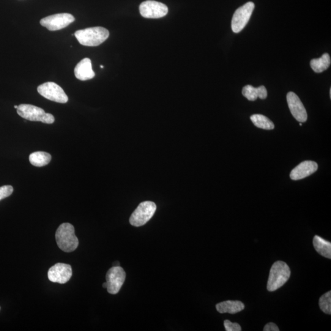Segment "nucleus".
I'll return each instance as SVG.
<instances>
[{
	"instance_id": "nucleus-23",
	"label": "nucleus",
	"mask_w": 331,
	"mask_h": 331,
	"mask_svg": "<svg viewBox=\"0 0 331 331\" xmlns=\"http://www.w3.org/2000/svg\"><path fill=\"white\" fill-rule=\"evenodd\" d=\"M224 325H225V330L226 331H241L242 328L240 325L236 323V322H231L229 320H225L224 322Z\"/></svg>"
},
{
	"instance_id": "nucleus-1",
	"label": "nucleus",
	"mask_w": 331,
	"mask_h": 331,
	"mask_svg": "<svg viewBox=\"0 0 331 331\" xmlns=\"http://www.w3.org/2000/svg\"><path fill=\"white\" fill-rule=\"evenodd\" d=\"M74 35L82 45L97 46L108 39L109 32L104 27H94L78 30Z\"/></svg>"
},
{
	"instance_id": "nucleus-20",
	"label": "nucleus",
	"mask_w": 331,
	"mask_h": 331,
	"mask_svg": "<svg viewBox=\"0 0 331 331\" xmlns=\"http://www.w3.org/2000/svg\"><path fill=\"white\" fill-rule=\"evenodd\" d=\"M319 307L325 314H331V291L327 292L320 298Z\"/></svg>"
},
{
	"instance_id": "nucleus-29",
	"label": "nucleus",
	"mask_w": 331,
	"mask_h": 331,
	"mask_svg": "<svg viewBox=\"0 0 331 331\" xmlns=\"http://www.w3.org/2000/svg\"><path fill=\"white\" fill-rule=\"evenodd\" d=\"M100 67H101V68H103V65L100 66Z\"/></svg>"
},
{
	"instance_id": "nucleus-2",
	"label": "nucleus",
	"mask_w": 331,
	"mask_h": 331,
	"mask_svg": "<svg viewBox=\"0 0 331 331\" xmlns=\"http://www.w3.org/2000/svg\"><path fill=\"white\" fill-rule=\"evenodd\" d=\"M56 239L57 245L65 252L70 253L78 248L79 241L75 228L70 223H63L57 229Z\"/></svg>"
},
{
	"instance_id": "nucleus-24",
	"label": "nucleus",
	"mask_w": 331,
	"mask_h": 331,
	"mask_svg": "<svg viewBox=\"0 0 331 331\" xmlns=\"http://www.w3.org/2000/svg\"><path fill=\"white\" fill-rule=\"evenodd\" d=\"M267 97V91L266 87L263 86L259 87V97L260 99L264 100Z\"/></svg>"
},
{
	"instance_id": "nucleus-26",
	"label": "nucleus",
	"mask_w": 331,
	"mask_h": 331,
	"mask_svg": "<svg viewBox=\"0 0 331 331\" xmlns=\"http://www.w3.org/2000/svg\"><path fill=\"white\" fill-rule=\"evenodd\" d=\"M113 265H114V266H119V263L118 262H114Z\"/></svg>"
},
{
	"instance_id": "nucleus-12",
	"label": "nucleus",
	"mask_w": 331,
	"mask_h": 331,
	"mask_svg": "<svg viewBox=\"0 0 331 331\" xmlns=\"http://www.w3.org/2000/svg\"><path fill=\"white\" fill-rule=\"evenodd\" d=\"M287 101L290 111L294 118L301 123L307 121L308 118L307 111L301 100L295 93L292 92L288 93L287 95Z\"/></svg>"
},
{
	"instance_id": "nucleus-13",
	"label": "nucleus",
	"mask_w": 331,
	"mask_h": 331,
	"mask_svg": "<svg viewBox=\"0 0 331 331\" xmlns=\"http://www.w3.org/2000/svg\"><path fill=\"white\" fill-rule=\"evenodd\" d=\"M318 165L313 161H305L296 167L290 174V177L293 180H299L311 176L317 170Z\"/></svg>"
},
{
	"instance_id": "nucleus-22",
	"label": "nucleus",
	"mask_w": 331,
	"mask_h": 331,
	"mask_svg": "<svg viewBox=\"0 0 331 331\" xmlns=\"http://www.w3.org/2000/svg\"><path fill=\"white\" fill-rule=\"evenodd\" d=\"M13 192V188L11 185H4L0 187V201L10 196Z\"/></svg>"
},
{
	"instance_id": "nucleus-16",
	"label": "nucleus",
	"mask_w": 331,
	"mask_h": 331,
	"mask_svg": "<svg viewBox=\"0 0 331 331\" xmlns=\"http://www.w3.org/2000/svg\"><path fill=\"white\" fill-rule=\"evenodd\" d=\"M313 245L317 252L321 256L331 259V243L321 237L315 236L313 239Z\"/></svg>"
},
{
	"instance_id": "nucleus-19",
	"label": "nucleus",
	"mask_w": 331,
	"mask_h": 331,
	"mask_svg": "<svg viewBox=\"0 0 331 331\" xmlns=\"http://www.w3.org/2000/svg\"><path fill=\"white\" fill-rule=\"evenodd\" d=\"M250 119L256 127L268 130H273L275 128L271 120L263 115L254 114L251 116Z\"/></svg>"
},
{
	"instance_id": "nucleus-27",
	"label": "nucleus",
	"mask_w": 331,
	"mask_h": 331,
	"mask_svg": "<svg viewBox=\"0 0 331 331\" xmlns=\"http://www.w3.org/2000/svg\"><path fill=\"white\" fill-rule=\"evenodd\" d=\"M103 287L104 288L106 289L107 288V283H104L103 284Z\"/></svg>"
},
{
	"instance_id": "nucleus-18",
	"label": "nucleus",
	"mask_w": 331,
	"mask_h": 331,
	"mask_svg": "<svg viewBox=\"0 0 331 331\" xmlns=\"http://www.w3.org/2000/svg\"><path fill=\"white\" fill-rule=\"evenodd\" d=\"M51 160V155L47 152H36L29 156V161L33 166L42 167L47 165Z\"/></svg>"
},
{
	"instance_id": "nucleus-5",
	"label": "nucleus",
	"mask_w": 331,
	"mask_h": 331,
	"mask_svg": "<svg viewBox=\"0 0 331 331\" xmlns=\"http://www.w3.org/2000/svg\"><path fill=\"white\" fill-rule=\"evenodd\" d=\"M157 206L154 202L145 201L137 207L130 218L131 225L136 227L142 226L146 224L155 214Z\"/></svg>"
},
{
	"instance_id": "nucleus-30",
	"label": "nucleus",
	"mask_w": 331,
	"mask_h": 331,
	"mask_svg": "<svg viewBox=\"0 0 331 331\" xmlns=\"http://www.w3.org/2000/svg\"><path fill=\"white\" fill-rule=\"evenodd\" d=\"M300 126H302V124L301 122L300 123Z\"/></svg>"
},
{
	"instance_id": "nucleus-8",
	"label": "nucleus",
	"mask_w": 331,
	"mask_h": 331,
	"mask_svg": "<svg viewBox=\"0 0 331 331\" xmlns=\"http://www.w3.org/2000/svg\"><path fill=\"white\" fill-rule=\"evenodd\" d=\"M75 20V17L71 14L59 13L43 18L40 24L51 31H56L65 28Z\"/></svg>"
},
{
	"instance_id": "nucleus-17",
	"label": "nucleus",
	"mask_w": 331,
	"mask_h": 331,
	"mask_svg": "<svg viewBox=\"0 0 331 331\" xmlns=\"http://www.w3.org/2000/svg\"><path fill=\"white\" fill-rule=\"evenodd\" d=\"M330 63L329 54L325 53L319 59L311 60L310 65L314 72L320 73L327 70L330 67Z\"/></svg>"
},
{
	"instance_id": "nucleus-28",
	"label": "nucleus",
	"mask_w": 331,
	"mask_h": 331,
	"mask_svg": "<svg viewBox=\"0 0 331 331\" xmlns=\"http://www.w3.org/2000/svg\"><path fill=\"white\" fill-rule=\"evenodd\" d=\"M14 107H15V109H18V106H16V105H15V106H14Z\"/></svg>"
},
{
	"instance_id": "nucleus-21",
	"label": "nucleus",
	"mask_w": 331,
	"mask_h": 331,
	"mask_svg": "<svg viewBox=\"0 0 331 331\" xmlns=\"http://www.w3.org/2000/svg\"><path fill=\"white\" fill-rule=\"evenodd\" d=\"M242 94L248 100L255 101L259 97V87L255 88L251 85H247L243 87Z\"/></svg>"
},
{
	"instance_id": "nucleus-10",
	"label": "nucleus",
	"mask_w": 331,
	"mask_h": 331,
	"mask_svg": "<svg viewBox=\"0 0 331 331\" xmlns=\"http://www.w3.org/2000/svg\"><path fill=\"white\" fill-rule=\"evenodd\" d=\"M139 11L144 18L157 19L165 16L168 13V8L163 3L147 0L140 5Z\"/></svg>"
},
{
	"instance_id": "nucleus-9",
	"label": "nucleus",
	"mask_w": 331,
	"mask_h": 331,
	"mask_svg": "<svg viewBox=\"0 0 331 331\" xmlns=\"http://www.w3.org/2000/svg\"><path fill=\"white\" fill-rule=\"evenodd\" d=\"M106 278L108 292L111 294H116L125 282L126 273L121 267L113 266L107 272Z\"/></svg>"
},
{
	"instance_id": "nucleus-14",
	"label": "nucleus",
	"mask_w": 331,
	"mask_h": 331,
	"mask_svg": "<svg viewBox=\"0 0 331 331\" xmlns=\"http://www.w3.org/2000/svg\"><path fill=\"white\" fill-rule=\"evenodd\" d=\"M76 78L81 81H87L95 76L92 70V62L89 58H85L78 63L75 68Z\"/></svg>"
},
{
	"instance_id": "nucleus-15",
	"label": "nucleus",
	"mask_w": 331,
	"mask_h": 331,
	"mask_svg": "<svg viewBox=\"0 0 331 331\" xmlns=\"http://www.w3.org/2000/svg\"><path fill=\"white\" fill-rule=\"evenodd\" d=\"M244 304L238 300H235V301L228 300V301L219 303L216 305V309L219 313L221 314H236L244 310Z\"/></svg>"
},
{
	"instance_id": "nucleus-7",
	"label": "nucleus",
	"mask_w": 331,
	"mask_h": 331,
	"mask_svg": "<svg viewBox=\"0 0 331 331\" xmlns=\"http://www.w3.org/2000/svg\"><path fill=\"white\" fill-rule=\"evenodd\" d=\"M38 92L46 99L59 103L68 102V98L64 90L53 82H48L38 86Z\"/></svg>"
},
{
	"instance_id": "nucleus-25",
	"label": "nucleus",
	"mask_w": 331,
	"mask_h": 331,
	"mask_svg": "<svg viewBox=\"0 0 331 331\" xmlns=\"http://www.w3.org/2000/svg\"><path fill=\"white\" fill-rule=\"evenodd\" d=\"M264 331H279L280 329H279V328L278 327L277 325H276L274 323H272V322H270V323H268L266 325H265V327L264 328Z\"/></svg>"
},
{
	"instance_id": "nucleus-4",
	"label": "nucleus",
	"mask_w": 331,
	"mask_h": 331,
	"mask_svg": "<svg viewBox=\"0 0 331 331\" xmlns=\"http://www.w3.org/2000/svg\"><path fill=\"white\" fill-rule=\"evenodd\" d=\"M17 113L22 118L30 121L42 122L44 124H52L55 120L53 115L46 113L43 109L26 104L18 106Z\"/></svg>"
},
{
	"instance_id": "nucleus-6",
	"label": "nucleus",
	"mask_w": 331,
	"mask_h": 331,
	"mask_svg": "<svg viewBox=\"0 0 331 331\" xmlns=\"http://www.w3.org/2000/svg\"><path fill=\"white\" fill-rule=\"evenodd\" d=\"M254 4L252 2H247L239 7L235 12L232 19L231 27L234 33H239L244 29L250 20L254 9Z\"/></svg>"
},
{
	"instance_id": "nucleus-11",
	"label": "nucleus",
	"mask_w": 331,
	"mask_h": 331,
	"mask_svg": "<svg viewBox=\"0 0 331 331\" xmlns=\"http://www.w3.org/2000/svg\"><path fill=\"white\" fill-rule=\"evenodd\" d=\"M48 277L52 282L65 284L72 277V268L68 264L57 263L49 269Z\"/></svg>"
},
{
	"instance_id": "nucleus-3",
	"label": "nucleus",
	"mask_w": 331,
	"mask_h": 331,
	"mask_svg": "<svg viewBox=\"0 0 331 331\" xmlns=\"http://www.w3.org/2000/svg\"><path fill=\"white\" fill-rule=\"evenodd\" d=\"M291 277V270L288 265L283 261H279L272 265L267 282V290L270 292L282 287Z\"/></svg>"
}]
</instances>
